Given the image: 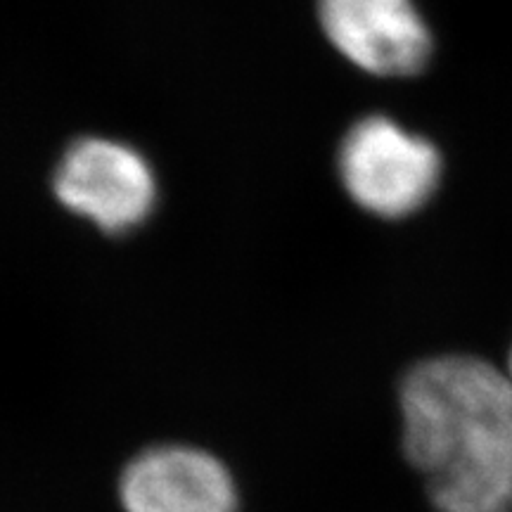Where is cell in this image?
I'll return each instance as SVG.
<instances>
[{"mask_svg": "<svg viewBox=\"0 0 512 512\" xmlns=\"http://www.w3.org/2000/svg\"><path fill=\"white\" fill-rule=\"evenodd\" d=\"M55 197L110 235L150 216L157 200L155 171L138 150L110 138H81L55 169Z\"/></svg>", "mask_w": 512, "mask_h": 512, "instance_id": "3", "label": "cell"}, {"mask_svg": "<svg viewBox=\"0 0 512 512\" xmlns=\"http://www.w3.org/2000/svg\"><path fill=\"white\" fill-rule=\"evenodd\" d=\"M330 43L375 76H411L432 55V34L413 0H318Z\"/></svg>", "mask_w": 512, "mask_h": 512, "instance_id": "4", "label": "cell"}, {"mask_svg": "<svg viewBox=\"0 0 512 512\" xmlns=\"http://www.w3.org/2000/svg\"><path fill=\"white\" fill-rule=\"evenodd\" d=\"M508 375H510V380H512V351H510V361H508Z\"/></svg>", "mask_w": 512, "mask_h": 512, "instance_id": "6", "label": "cell"}, {"mask_svg": "<svg viewBox=\"0 0 512 512\" xmlns=\"http://www.w3.org/2000/svg\"><path fill=\"white\" fill-rule=\"evenodd\" d=\"M403 451L439 512H512V380L475 356L420 363L401 384Z\"/></svg>", "mask_w": 512, "mask_h": 512, "instance_id": "1", "label": "cell"}, {"mask_svg": "<svg viewBox=\"0 0 512 512\" xmlns=\"http://www.w3.org/2000/svg\"><path fill=\"white\" fill-rule=\"evenodd\" d=\"M126 512H235L238 491L221 460L190 446H157L133 458L119 482Z\"/></svg>", "mask_w": 512, "mask_h": 512, "instance_id": "5", "label": "cell"}, {"mask_svg": "<svg viewBox=\"0 0 512 512\" xmlns=\"http://www.w3.org/2000/svg\"><path fill=\"white\" fill-rule=\"evenodd\" d=\"M339 176L358 207L384 219H401L418 211L437 190L441 157L430 140L373 114L344 136Z\"/></svg>", "mask_w": 512, "mask_h": 512, "instance_id": "2", "label": "cell"}]
</instances>
